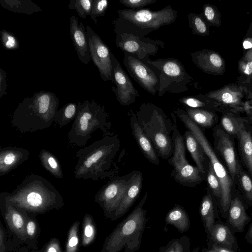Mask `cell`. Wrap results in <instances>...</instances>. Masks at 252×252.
Returning a JSON list of instances; mask_svg holds the SVG:
<instances>
[{
    "label": "cell",
    "instance_id": "cell-1",
    "mask_svg": "<svg viewBox=\"0 0 252 252\" xmlns=\"http://www.w3.org/2000/svg\"><path fill=\"white\" fill-rule=\"evenodd\" d=\"M120 147L118 136L109 131L100 139L80 149L75 156L77 158L74 167L75 178L98 181L117 176L118 168L114 160Z\"/></svg>",
    "mask_w": 252,
    "mask_h": 252
},
{
    "label": "cell",
    "instance_id": "cell-2",
    "mask_svg": "<svg viewBox=\"0 0 252 252\" xmlns=\"http://www.w3.org/2000/svg\"><path fill=\"white\" fill-rule=\"evenodd\" d=\"M0 197L7 202L27 213L44 214L63 206L60 192L48 180L32 174L26 177L11 193L2 192Z\"/></svg>",
    "mask_w": 252,
    "mask_h": 252
},
{
    "label": "cell",
    "instance_id": "cell-3",
    "mask_svg": "<svg viewBox=\"0 0 252 252\" xmlns=\"http://www.w3.org/2000/svg\"><path fill=\"white\" fill-rule=\"evenodd\" d=\"M59 105V99L53 93H35L19 103L11 116L12 126L23 133L47 129L54 122Z\"/></svg>",
    "mask_w": 252,
    "mask_h": 252
},
{
    "label": "cell",
    "instance_id": "cell-4",
    "mask_svg": "<svg viewBox=\"0 0 252 252\" xmlns=\"http://www.w3.org/2000/svg\"><path fill=\"white\" fill-rule=\"evenodd\" d=\"M117 12L118 18L112 22L115 34L126 33L137 36H145L162 27L173 24L178 15L170 5L158 10L125 8Z\"/></svg>",
    "mask_w": 252,
    "mask_h": 252
},
{
    "label": "cell",
    "instance_id": "cell-5",
    "mask_svg": "<svg viewBox=\"0 0 252 252\" xmlns=\"http://www.w3.org/2000/svg\"><path fill=\"white\" fill-rule=\"evenodd\" d=\"M134 113L159 158L167 160L173 151L172 120L161 108L149 102L142 103Z\"/></svg>",
    "mask_w": 252,
    "mask_h": 252
},
{
    "label": "cell",
    "instance_id": "cell-6",
    "mask_svg": "<svg viewBox=\"0 0 252 252\" xmlns=\"http://www.w3.org/2000/svg\"><path fill=\"white\" fill-rule=\"evenodd\" d=\"M145 191L133 211L118 224L106 237L101 252H136L141 247L142 234L148 219L143 207L148 197Z\"/></svg>",
    "mask_w": 252,
    "mask_h": 252
},
{
    "label": "cell",
    "instance_id": "cell-7",
    "mask_svg": "<svg viewBox=\"0 0 252 252\" xmlns=\"http://www.w3.org/2000/svg\"><path fill=\"white\" fill-rule=\"evenodd\" d=\"M173 112L177 118L183 123L187 129L192 132L209 158L221 187V197L219 212L221 217L226 219L231 197L237 190L234 181L224 163L215 152L213 147L207 138L204 131L189 117L185 110L177 108L174 110Z\"/></svg>",
    "mask_w": 252,
    "mask_h": 252
},
{
    "label": "cell",
    "instance_id": "cell-8",
    "mask_svg": "<svg viewBox=\"0 0 252 252\" xmlns=\"http://www.w3.org/2000/svg\"><path fill=\"white\" fill-rule=\"evenodd\" d=\"M78 110L67 136L69 143L74 146H84L97 129L103 134L109 131L111 123L105 108L94 99L78 102Z\"/></svg>",
    "mask_w": 252,
    "mask_h": 252
},
{
    "label": "cell",
    "instance_id": "cell-9",
    "mask_svg": "<svg viewBox=\"0 0 252 252\" xmlns=\"http://www.w3.org/2000/svg\"><path fill=\"white\" fill-rule=\"evenodd\" d=\"M171 115L173 123L172 134L173 151L171 157L167 159L168 163L173 167L171 176L181 186L194 188L206 181V175L202 173L196 165L188 162L184 138L177 127V117L173 112Z\"/></svg>",
    "mask_w": 252,
    "mask_h": 252
},
{
    "label": "cell",
    "instance_id": "cell-10",
    "mask_svg": "<svg viewBox=\"0 0 252 252\" xmlns=\"http://www.w3.org/2000/svg\"><path fill=\"white\" fill-rule=\"evenodd\" d=\"M144 62L156 68L159 72V96L166 92L179 94L189 90L193 78L186 71L181 61L175 58L148 59Z\"/></svg>",
    "mask_w": 252,
    "mask_h": 252
},
{
    "label": "cell",
    "instance_id": "cell-11",
    "mask_svg": "<svg viewBox=\"0 0 252 252\" xmlns=\"http://www.w3.org/2000/svg\"><path fill=\"white\" fill-rule=\"evenodd\" d=\"M135 171L111 179L95 195L94 201L101 207L106 218H112L124 196Z\"/></svg>",
    "mask_w": 252,
    "mask_h": 252
},
{
    "label": "cell",
    "instance_id": "cell-12",
    "mask_svg": "<svg viewBox=\"0 0 252 252\" xmlns=\"http://www.w3.org/2000/svg\"><path fill=\"white\" fill-rule=\"evenodd\" d=\"M212 137L213 148L235 183L238 174L243 168L235 148V137L227 133L219 124L213 128Z\"/></svg>",
    "mask_w": 252,
    "mask_h": 252
},
{
    "label": "cell",
    "instance_id": "cell-13",
    "mask_svg": "<svg viewBox=\"0 0 252 252\" xmlns=\"http://www.w3.org/2000/svg\"><path fill=\"white\" fill-rule=\"evenodd\" d=\"M115 44L124 53L132 55L143 62L154 56L159 47L164 48V43L160 40L126 33L116 34Z\"/></svg>",
    "mask_w": 252,
    "mask_h": 252
},
{
    "label": "cell",
    "instance_id": "cell-14",
    "mask_svg": "<svg viewBox=\"0 0 252 252\" xmlns=\"http://www.w3.org/2000/svg\"><path fill=\"white\" fill-rule=\"evenodd\" d=\"M123 63L129 75L143 89L156 95L159 86L158 69L127 53H124Z\"/></svg>",
    "mask_w": 252,
    "mask_h": 252
},
{
    "label": "cell",
    "instance_id": "cell-15",
    "mask_svg": "<svg viewBox=\"0 0 252 252\" xmlns=\"http://www.w3.org/2000/svg\"><path fill=\"white\" fill-rule=\"evenodd\" d=\"M86 33L89 41L91 59L97 68L101 78L112 81L111 51L100 36L88 25Z\"/></svg>",
    "mask_w": 252,
    "mask_h": 252
},
{
    "label": "cell",
    "instance_id": "cell-16",
    "mask_svg": "<svg viewBox=\"0 0 252 252\" xmlns=\"http://www.w3.org/2000/svg\"><path fill=\"white\" fill-rule=\"evenodd\" d=\"M112 64V83L115 86L111 87L117 101L123 106H128L134 103L140 94L134 87L130 78L123 69L120 63L111 52Z\"/></svg>",
    "mask_w": 252,
    "mask_h": 252
},
{
    "label": "cell",
    "instance_id": "cell-17",
    "mask_svg": "<svg viewBox=\"0 0 252 252\" xmlns=\"http://www.w3.org/2000/svg\"><path fill=\"white\" fill-rule=\"evenodd\" d=\"M247 207L241 196L236 190L231 197L226 222L234 234L242 233L252 219L247 213Z\"/></svg>",
    "mask_w": 252,
    "mask_h": 252
},
{
    "label": "cell",
    "instance_id": "cell-18",
    "mask_svg": "<svg viewBox=\"0 0 252 252\" xmlns=\"http://www.w3.org/2000/svg\"><path fill=\"white\" fill-rule=\"evenodd\" d=\"M69 32L70 37L79 60L87 64L91 60L88 39L84 23L79 24L74 15L70 18Z\"/></svg>",
    "mask_w": 252,
    "mask_h": 252
},
{
    "label": "cell",
    "instance_id": "cell-19",
    "mask_svg": "<svg viewBox=\"0 0 252 252\" xmlns=\"http://www.w3.org/2000/svg\"><path fill=\"white\" fill-rule=\"evenodd\" d=\"M128 116L132 134L142 153L150 163L156 165H159L160 163L159 157L152 142L145 135L139 125L134 111L132 110H129Z\"/></svg>",
    "mask_w": 252,
    "mask_h": 252
},
{
    "label": "cell",
    "instance_id": "cell-20",
    "mask_svg": "<svg viewBox=\"0 0 252 252\" xmlns=\"http://www.w3.org/2000/svg\"><path fill=\"white\" fill-rule=\"evenodd\" d=\"M30 152L19 147H1L0 150V175L2 176L28 160Z\"/></svg>",
    "mask_w": 252,
    "mask_h": 252
},
{
    "label": "cell",
    "instance_id": "cell-21",
    "mask_svg": "<svg viewBox=\"0 0 252 252\" xmlns=\"http://www.w3.org/2000/svg\"><path fill=\"white\" fill-rule=\"evenodd\" d=\"M143 175L140 171H135L124 196L116 210L111 220H116L125 215L137 199L141 190Z\"/></svg>",
    "mask_w": 252,
    "mask_h": 252
},
{
    "label": "cell",
    "instance_id": "cell-22",
    "mask_svg": "<svg viewBox=\"0 0 252 252\" xmlns=\"http://www.w3.org/2000/svg\"><path fill=\"white\" fill-rule=\"evenodd\" d=\"M240 162L252 178V137L251 126L245 124L235 137Z\"/></svg>",
    "mask_w": 252,
    "mask_h": 252
},
{
    "label": "cell",
    "instance_id": "cell-23",
    "mask_svg": "<svg viewBox=\"0 0 252 252\" xmlns=\"http://www.w3.org/2000/svg\"><path fill=\"white\" fill-rule=\"evenodd\" d=\"M219 213L220 212L216 200L207 188L206 193L202 198L199 207V214L207 234V240L210 237L216 222L215 219L220 220Z\"/></svg>",
    "mask_w": 252,
    "mask_h": 252
},
{
    "label": "cell",
    "instance_id": "cell-24",
    "mask_svg": "<svg viewBox=\"0 0 252 252\" xmlns=\"http://www.w3.org/2000/svg\"><path fill=\"white\" fill-rule=\"evenodd\" d=\"M3 201L5 208L4 219L10 230L16 236L23 241L27 240L26 217L24 216L25 211Z\"/></svg>",
    "mask_w": 252,
    "mask_h": 252
},
{
    "label": "cell",
    "instance_id": "cell-25",
    "mask_svg": "<svg viewBox=\"0 0 252 252\" xmlns=\"http://www.w3.org/2000/svg\"><path fill=\"white\" fill-rule=\"evenodd\" d=\"M207 241H210L237 252H240L237 240L234 234L226 223L220 220L215 222L210 237Z\"/></svg>",
    "mask_w": 252,
    "mask_h": 252
},
{
    "label": "cell",
    "instance_id": "cell-26",
    "mask_svg": "<svg viewBox=\"0 0 252 252\" xmlns=\"http://www.w3.org/2000/svg\"><path fill=\"white\" fill-rule=\"evenodd\" d=\"M186 148L202 173L206 175L210 161L202 147L192 133L187 129L184 134Z\"/></svg>",
    "mask_w": 252,
    "mask_h": 252
},
{
    "label": "cell",
    "instance_id": "cell-27",
    "mask_svg": "<svg viewBox=\"0 0 252 252\" xmlns=\"http://www.w3.org/2000/svg\"><path fill=\"white\" fill-rule=\"evenodd\" d=\"M189 117L204 131L205 129L213 128L218 124L219 117L212 111L185 106Z\"/></svg>",
    "mask_w": 252,
    "mask_h": 252
},
{
    "label": "cell",
    "instance_id": "cell-28",
    "mask_svg": "<svg viewBox=\"0 0 252 252\" xmlns=\"http://www.w3.org/2000/svg\"><path fill=\"white\" fill-rule=\"evenodd\" d=\"M165 221L166 225L174 226L180 233L188 231L190 221L189 215L183 206L175 204L167 213Z\"/></svg>",
    "mask_w": 252,
    "mask_h": 252
},
{
    "label": "cell",
    "instance_id": "cell-29",
    "mask_svg": "<svg viewBox=\"0 0 252 252\" xmlns=\"http://www.w3.org/2000/svg\"><path fill=\"white\" fill-rule=\"evenodd\" d=\"M0 5L10 11L32 15L42 11V9L31 0H0Z\"/></svg>",
    "mask_w": 252,
    "mask_h": 252
},
{
    "label": "cell",
    "instance_id": "cell-30",
    "mask_svg": "<svg viewBox=\"0 0 252 252\" xmlns=\"http://www.w3.org/2000/svg\"><path fill=\"white\" fill-rule=\"evenodd\" d=\"M237 190L248 207H252V178L243 168L235 181Z\"/></svg>",
    "mask_w": 252,
    "mask_h": 252
},
{
    "label": "cell",
    "instance_id": "cell-31",
    "mask_svg": "<svg viewBox=\"0 0 252 252\" xmlns=\"http://www.w3.org/2000/svg\"><path fill=\"white\" fill-rule=\"evenodd\" d=\"M246 124H248L246 118L235 115L228 112L223 114L219 125L227 133L235 137L239 130Z\"/></svg>",
    "mask_w": 252,
    "mask_h": 252
},
{
    "label": "cell",
    "instance_id": "cell-32",
    "mask_svg": "<svg viewBox=\"0 0 252 252\" xmlns=\"http://www.w3.org/2000/svg\"><path fill=\"white\" fill-rule=\"evenodd\" d=\"M39 158L43 167L55 177L62 179L63 172L60 163L56 157L45 150L40 151Z\"/></svg>",
    "mask_w": 252,
    "mask_h": 252
},
{
    "label": "cell",
    "instance_id": "cell-33",
    "mask_svg": "<svg viewBox=\"0 0 252 252\" xmlns=\"http://www.w3.org/2000/svg\"><path fill=\"white\" fill-rule=\"evenodd\" d=\"M78 110V104L73 102L68 103L64 105L57 112L54 122L60 128L68 125L74 121Z\"/></svg>",
    "mask_w": 252,
    "mask_h": 252
},
{
    "label": "cell",
    "instance_id": "cell-34",
    "mask_svg": "<svg viewBox=\"0 0 252 252\" xmlns=\"http://www.w3.org/2000/svg\"><path fill=\"white\" fill-rule=\"evenodd\" d=\"M96 227L92 216L86 214L82 222V244L84 247L90 245L95 240Z\"/></svg>",
    "mask_w": 252,
    "mask_h": 252
},
{
    "label": "cell",
    "instance_id": "cell-35",
    "mask_svg": "<svg viewBox=\"0 0 252 252\" xmlns=\"http://www.w3.org/2000/svg\"><path fill=\"white\" fill-rule=\"evenodd\" d=\"M206 181L208 188L210 190L216 200L219 210L221 197V187L219 180L215 174L211 163H209V168L206 174Z\"/></svg>",
    "mask_w": 252,
    "mask_h": 252
},
{
    "label": "cell",
    "instance_id": "cell-36",
    "mask_svg": "<svg viewBox=\"0 0 252 252\" xmlns=\"http://www.w3.org/2000/svg\"><path fill=\"white\" fill-rule=\"evenodd\" d=\"M179 102L186 107L203 109L213 111L214 106L201 95L184 96L179 99Z\"/></svg>",
    "mask_w": 252,
    "mask_h": 252
},
{
    "label": "cell",
    "instance_id": "cell-37",
    "mask_svg": "<svg viewBox=\"0 0 252 252\" xmlns=\"http://www.w3.org/2000/svg\"><path fill=\"white\" fill-rule=\"evenodd\" d=\"M80 222H74L70 227L65 246L64 252H78L79 245V228Z\"/></svg>",
    "mask_w": 252,
    "mask_h": 252
},
{
    "label": "cell",
    "instance_id": "cell-38",
    "mask_svg": "<svg viewBox=\"0 0 252 252\" xmlns=\"http://www.w3.org/2000/svg\"><path fill=\"white\" fill-rule=\"evenodd\" d=\"M93 0H70L68 7L70 10H75L79 17L86 19L90 15Z\"/></svg>",
    "mask_w": 252,
    "mask_h": 252
},
{
    "label": "cell",
    "instance_id": "cell-39",
    "mask_svg": "<svg viewBox=\"0 0 252 252\" xmlns=\"http://www.w3.org/2000/svg\"><path fill=\"white\" fill-rule=\"evenodd\" d=\"M190 241L187 236L170 240L166 245L160 248L158 252H182L186 245Z\"/></svg>",
    "mask_w": 252,
    "mask_h": 252
},
{
    "label": "cell",
    "instance_id": "cell-40",
    "mask_svg": "<svg viewBox=\"0 0 252 252\" xmlns=\"http://www.w3.org/2000/svg\"><path fill=\"white\" fill-rule=\"evenodd\" d=\"M189 26L192 30V33L203 35L207 32L206 25L202 18L198 15L193 13L188 14Z\"/></svg>",
    "mask_w": 252,
    "mask_h": 252
},
{
    "label": "cell",
    "instance_id": "cell-41",
    "mask_svg": "<svg viewBox=\"0 0 252 252\" xmlns=\"http://www.w3.org/2000/svg\"><path fill=\"white\" fill-rule=\"evenodd\" d=\"M0 41L3 47L7 50H15L19 47V42L12 32L2 29L0 31Z\"/></svg>",
    "mask_w": 252,
    "mask_h": 252
},
{
    "label": "cell",
    "instance_id": "cell-42",
    "mask_svg": "<svg viewBox=\"0 0 252 252\" xmlns=\"http://www.w3.org/2000/svg\"><path fill=\"white\" fill-rule=\"evenodd\" d=\"M108 5L107 0H93L90 16L95 24H97V17L105 15Z\"/></svg>",
    "mask_w": 252,
    "mask_h": 252
},
{
    "label": "cell",
    "instance_id": "cell-43",
    "mask_svg": "<svg viewBox=\"0 0 252 252\" xmlns=\"http://www.w3.org/2000/svg\"><path fill=\"white\" fill-rule=\"evenodd\" d=\"M157 0H120L119 2L131 9H140L148 5L153 4Z\"/></svg>",
    "mask_w": 252,
    "mask_h": 252
},
{
    "label": "cell",
    "instance_id": "cell-44",
    "mask_svg": "<svg viewBox=\"0 0 252 252\" xmlns=\"http://www.w3.org/2000/svg\"><path fill=\"white\" fill-rule=\"evenodd\" d=\"M26 229L27 238L33 239L38 232V224L36 220L26 217Z\"/></svg>",
    "mask_w": 252,
    "mask_h": 252
},
{
    "label": "cell",
    "instance_id": "cell-45",
    "mask_svg": "<svg viewBox=\"0 0 252 252\" xmlns=\"http://www.w3.org/2000/svg\"><path fill=\"white\" fill-rule=\"evenodd\" d=\"M43 252H62L58 239H51L45 246Z\"/></svg>",
    "mask_w": 252,
    "mask_h": 252
},
{
    "label": "cell",
    "instance_id": "cell-46",
    "mask_svg": "<svg viewBox=\"0 0 252 252\" xmlns=\"http://www.w3.org/2000/svg\"><path fill=\"white\" fill-rule=\"evenodd\" d=\"M6 73L2 68H0V98L7 94Z\"/></svg>",
    "mask_w": 252,
    "mask_h": 252
},
{
    "label": "cell",
    "instance_id": "cell-47",
    "mask_svg": "<svg viewBox=\"0 0 252 252\" xmlns=\"http://www.w3.org/2000/svg\"><path fill=\"white\" fill-rule=\"evenodd\" d=\"M208 248H211L215 250L217 252H237L232 250L226 248L210 241H207Z\"/></svg>",
    "mask_w": 252,
    "mask_h": 252
},
{
    "label": "cell",
    "instance_id": "cell-48",
    "mask_svg": "<svg viewBox=\"0 0 252 252\" xmlns=\"http://www.w3.org/2000/svg\"><path fill=\"white\" fill-rule=\"evenodd\" d=\"M204 14L206 19L212 21L215 17V12L213 8L210 6H206L204 9Z\"/></svg>",
    "mask_w": 252,
    "mask_h": 252
},
{
    "label": "cell",
    "instance_id": "cell-49",
    "mask_svg": "<svg viewBox=\"0 0 252 252\" xmlns=\"http://www.w3.org/2000/svg\"><path fill=\"white\" fill-rule=\"evenodd\" d=\"M221 100L223 103L226 104H233L235 103V99L228 93H224L221 95Z\"/></svg>",
    "mask_w": 252,
    "mask_h": 252
},
{
    "label": "cell",
    "instance_id": "cell-50",
    "mask_svg": "<svg viewBox=\"0 0 252 252\" xmlns=\"http://www.w3.org/2000/svg\"><path fill=\"white\" fill-rule=\"evenodd\" d=\"M4 232L1 224L0 227V252H4L5 250L4 245Z\"/></svg>",
    "mask_w": 252,
    "mask_h": 252
},
{
    "label": "cell",
    "instance_id": "cell-51",
    "mask_svg": "<svg viewBox=\"0 0 252 252\" xmlns=\"http://www.w3.org/2000/svg\"><path fill=\"white\" fill-rule=\"evenodd\" d=\"M245 239L248 243L252 245V223L245 236Z\"/></svg>",
    "mask_w": 252,
    "mask_h": 252
},
{
    "label": "cell",
    "instance_id": "cell-52",
    "mask_svg": "<svg viewBox=\"0 0 252 252\" xmlns=\"http://www.w3.org/2000/svg\"><path fill=\"white\" fill-rule=\"evenodd\" d=\"M199 249V247H198L197 248H194L192 250H191L190 249V241L188 243V244L186 245L182 252H198Z\"/></svg>",
    "mask_w": 252,
    "mask_h": 252
},
{
    "label": "cell",
    "instance_id": "cell-53",
    "mask_svg": "<svg viewBox=\"0 0 252 252\" xmlns=\"http://www.w3.org/2000/svg\"><path fill=\"white\" fill-rule=\"evenodd\" d=\"M244 72L248 75L252 73V62H249L247 64L245 68Z\"/></svg>",
    "mask_w": 252,
    "mask_h": 252
},
{
    "label": "cell",
    "instance_id": "cell-54",
    "mask_svg": "<svg viewBox=\"0 0 252 252\" xmlns=\"http://www.w3.org/2000/svg\"><path fill=\"white\" fill-rule=\"evenodd\" d=\"M243 46L245 49H249L252 47V43L249 41H245L243 42Z\"/></svg>",
    "mask_w": 252,
    "mask_h": 252
},
{
    "label": "cell",
    "instance_id": "cell-55",
    "mask_svg": "<svg viewBox=\"0 0 252 252\" xmlns=\"http://www.w3.org/2000/svg\"><path fill=\"white\" fill-rule=\"evenodd\" d=\"M202 252H217L212 248H208V249L203 248L202 250Z\"/></svg>",
    "mask_w": 252,
    "mask_h": 252
},
{
    "label": "cell",
    "instance_id": "cell-56",
    "mask_svg": "<svg viewBox=\"0 0 252 252\" xmlns=\"http://www.w3.org/2000/svg\"><path fill=\"white\" fill-rule=\"evenodd\" d=\"M251 134H252V125L251 126Z\"/></svg>",
    "mask_w": 252,
    "mask_h": 252
}]
</instances>
